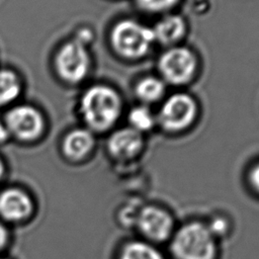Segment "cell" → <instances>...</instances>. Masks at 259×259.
I'll return each mask as SVG.
<instances>
[{"label":"cell","instance_id":"4","mask_svg":"<svg viewBox=\"0 0 259 259\" xmlns=\"http://www.w3.org/2000/svg\"><path fill=\"white\" fill-rule=\"evenodd\" d=\"M55 66L63 80L70 83L82 81L90 67L87 45L75 37L65 42L57 52Z\"/></svg>","mask_w":259,"mask_h":259},{"label":"cell","instance_id":"6","mask_svg":"<svg viewBox=\"0 0 259 259\" xmlns=\"http://www.w3.org/2000/svg\"><path fill=\"white\" fill-rule=\"evenodd\" d=\"M158 67L161 75L167 82L180 85L187 83L193 77L196 60L188 49L175 47L163 53Z\"/></svg>","mask_w":259,"mask_h":259},{"label":"cell","instance_id":"10","mask_svg":"<svg viewBox=\"0 0 259 259\" xmlns=\"http://www.w3.org/2000/svg\"><path fill=\"white\" fill-rule=\"evenodd\" d=\"M143 145L142 134L132 127L116 131L108 140L109 153L118 160L135 158L142 151Z\"/></svg>","mask_w":259,"mask_h":259},{"label":"cell","instance_id":"11","mask_svg":"<svg viewBox=\"0 0 259 259\" xmlns=\"http://www.w3.org/2000/svg\"><path fill=\"white\" fill-rule=\"evenodd\" d=\"M94 147V137L87 128H75L71 131L63 141L64 155L71 161L84 159Z\"/></svg>","mask_w":259,"mask_h":259},{"label":"cell","instance_id":"13","mask_svg":"<svg viewBox=\"0 0 259 259\" xmlns=\"http://www.w3.org/2000/svg\"><path fill=\"white\" fill-rule=\"evenodd\" d=\"M21 92L18 76L11 70L0 69V105H7L15 101Z\"/></svg>","mask_w":259,"mask_h":259},{"label":"cell","instance_id":"20","mask_svg":"<svg viewBox=\"0 0 259 259\" xmlns=\"http://www.w3.org/2000/svg\"><path fill=\"white\" fill-rule=\"evenodd\" d=\"M250 181L252 186L259 192V164H257L251 171Z\"/></svg>","mask_w":259,"mask_h":259},{"label":"cell","instance_id":"22","mask_svg":"<svg viewBox=\"0 0 259 259\" xmlns=\"http://www.w3.org/2000/svg\"><path fill=\"white\" fill-rule=\"evenodd\" d=\"M4 174H5V165H4L3 161H2L1 158H0V181H1L2 178L4 177Z\"/></svg>","mask_w":259,"mask_h":259},{"label":"cell","instance_id":"9","mask_svg":"<svg viewBox=\"0 0 259 259\" xmlns=\"http://www.w3.org/2000/svg\"><path fill=\"white\" fill-rule=\"evenodd\" d=\"M34 210L32 197L24 189L10 186L0 191V220L3 223H22Z\"/></svg>","mask_w":259,"mask_h":259},{"label":"cell","instance_id":"19","mask_svg":"<svg viewBox=\"0 0 259 259\" xmlns=\"http://www.w3.org/2000/svg\"><path fill=\"white\" fill-rule=\"evenodd\" d=\"M9 241V231L3 222L0 221V252L3 251Z\"/></svg>","mask_w":259,"mask_h":259},{"label":"cell","instance_id":"14","mask_svg":"<svg viewBox=\"0 0 259 259\" xmlns=\"http://www.w3.org/2000/svg\"><path fill=\"white\" fill-rule=\"evenodd\" d=\"M118 259H164V257L152 243L133 241L122 247Z\"/></svg>","mask_w":259,"mask_h":259},{"label":"cell","instance_id":"18","mask_svg":"<svg viewBox=\"0 0 259 259\" xmlns=\"http://www.w3.org/2000/svg\"><path fill=\"white\" fill-rule=\"evenodd\" d=\"M207 227L210 230V232L212 233V235L214 237H217V236H220V235H222V234H224L226 232V230H227V223H226V221L224 219L217 218Z\"/></svg>","mask_w":259,"mask_h":259},{"label":"cell","instance_id":"7","mask_svg":"<svg viewBox=\"0 0 259 259\" xmlns=\"http://www.w3.org/2000/svg\"><path fill=\"white\" fill-rule=\"evenodd\" d=\"M135 224L140 233L152 244L164 242L174 234L171 214L159 206L147 205L139 209Z\"/></svg>","mask_w":259,"mask_h":259},{"label":"cell","instance_id":"23","mask_svg":"<svg viewBox=\"0 0 259 259\" xmlns=\"http://www.w3.org/2000/svg\"><path fill=\"white\" fill-rule=\"evenodd\" d=\"M0 259H9V258H6V257H1V256H0Z\"/></svg>","mask_w":259,"mask_h":259},{"label":"cell","instance_id":"21","mask_svg":"<svg viewBox=\"0 0 259 259\" xmlns=\"http://www.w3.org/2000/svg\"><path fill=\"white\" fill-rule=\"evenodd\" d=\"M9 133H8V130L5 125L4 122H1L0 121V142H3V141H6L9 137Z\"/></svg>","mask_w":259,"mask_h":259},{"label":"cell","instance_id":"15","mask_svg":"<svg viewBox=\"0 0 259 259\" xmlns=\"http://www.w3.org/2000/svg\"><path fill=\"white\" fill-rule=\"evenodd\" d=\"M165 93L163 80L156 77H146L136 86V94L144 102L151 103L159 100Z\"/></svg>","mask_w":259,"mask_h":259},{"label":"cell","instance_id":"12","mask_svg":"<svg viewBox=\"0 0 259 259\" xmlns=\"http://www.w3.org/2000/svg\"><path fill=\"white\" fill-rule=\"evenodd\" d=\"M186 24L179 15H167L152 28L154 39L162 45L170 46L178 41L185 33Z\"/></svg>","mask_w":259,"mask_h":259},{"label":"cell","instance_id":"17","mask_svg":"<svg viewBox=\"0 0 259 259\" xmlns=\"http://www.w3.org/2000/svg\"><path fill=\"white\" fill-rule=\"evenodd\" d=\"M178 0H138L139 5L148 11L159 12L174 6Z\"/></svg>","mask_w":259,"mask_h":259},{"label":"cell","instance_id":"8","mask_svg":"<svg viewBox=\"0 0 259 259\" xmlns=\"http://www.w3.org/2000/svg\"><path fill=\"white\" fill-rule=\"evenodd\" d=\"M196 114V104L187 94L170 96L162 105L158 119L168 131H182L189 126Z\"/></svg>","mask_w":259,"mask_h":259},{"label":"cell","instance_id":"3","mask_svg":"<svg viewBox=\"0 0 259 259\" xmlns=\"http://www.w3.org/2000/svg\"><path fill=\"white\" fill-rule=\"evenodd\" d=\"M113 49L122 57L136 59L145 56L155 41L151 28L135 20H121L111 31Z\"/></svg>","mask_w":259,"mask_h":259},{"label":"cell","instance_id":"1","mask_svg":"<svg viewBox=\"0 0 259 259\" xmlns=\"http://www.w3.org/2000/svg\"><path fill=\"white\" fill-rule=\"evenodd\" d=\"M121 112V100L116 91L103 85L88 88L80 100V113L86 124L102 132L112 126Z\"/></svg>","mask_w":259,"mask_h":259},{"label":"cell","instance_id":"16","mask_svg":"<svg viewBox=\"0 0 259 259\" xmlns=\"http://www.w3.org/2000/svg\"><path fill=\"white\" fill-rule=\"evenodd\" d=\"M131 127L141 133L149 131L155 123V118L151 110L146 106H136L128 113Z\"/></svg>","mask_w":259,"mask_h":259},{"label":"cell","instance_id":"5","mask_svg":"<svg viewBox=\"0 0 259 259\" xmlns=\"http://www.w3.org/2000/svg\"><path fill=\"white\" fill-rule=\"evenodd\" d=\"M4 123L9 135L21 141L37 139L45 128L41 113L28 104H20L10 108L5 115Z\"/></svg>","mask_w":259,"mask_h":259},{"label":"cell","instance_id":"2","mask_svg":"<svg viewBox=\"0 0 259 259\" xmlns=\"http://www.w3.org/2000/svg\"><path fill=\"white\" fill-rule=\"evenodd\" d=\"M171 250L176 259H214L215 237L207 225L190 222L172 235Z\"/></svg>","mask_w":259,"mask_h":259}]
</instances>
